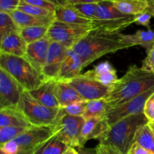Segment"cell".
Wrapping results in <instances>:
<instances>
[{
  "label": "cell",
  "mask_w": 154,
  "mask_h": 154,
  "mask_svg": "<svg viewBox=\"0 0 154 154\" xmlns=\"http://www.w3.org/2000/svg\"><path fill=\"white\" fill-rule=\"evenodd\" d=\"M123 35L117 32L91 29L72 49L81 59L84 69L106 54L131 48L125 43Z\"/></svg>",
  "instance_id": "cell-1"
},
{
  "label": "cell",
  "mask_w": 154,
  "mask_h": 154,
  "mask_svg": "<svg viewBox=\"0 0 154 154\" xmlns=\"http://www.w3.org/2000/svg\"><path fill=\"white\" fill-rule=\"evenodd\" d=\"M153 88L154 74L133 65L129 66L126 74L111 87L105 100L111 110Z\"/></svg>",
  "instance_id": "cell-2"
},
{
  "label": "cell",
  "mask_w": 154,
  "mask_h": 154,
  "mask_svg": "<svg viewBox=\"0 0 154 154\" xmlns=\"http://www.w3.org/2000/svg\"><path fill=\"white\" fill-rule=\"evenodd\" d=\"M149 123L144 113L129 116L110 126L98 141L100 144L111 145L123 154H128L137 130Z\"/></svg>",
  "instance_id": "cell-3"
},
{
  "label": "cell",
  "mask_w": 154,
  "mask_h": 154,
  "mask_svg": "<svg viewBox=\"0 0 154 154\" xmlns=\"http://www.w3.org/2000/svg\"><path fill=\"white\" fill-rule=\"evenodd\" d=\"M0 69L6 71L27 92L37 89L47 80L25 57L0 54Z\"/></svg>",
  "instance_id": "cell-4"
},
{
  "label": "cell",
  "mask_w": 154,
  "mask_h": 154,
  "mask_svg": "<svg viewBox=\"0 0 154 154\" xmlns=\"http://www.w3.org/2000/svg\"><path fill=\"white\" fill-rule=\"evenodd\" d=\"M18 109L25 116L31 126H51L55 122L60 108L45 106L35 100L29 92L24 91L21 96Z\"/></svg>",
  "instance_id": "cell-5"
},
{
  "label": "cell",
  "mask_w": 154,
  "mask_h": 154,
  "mask_svg": "<svg viewBox=\"0 0 154 154\" xmlns=\"http://www.w3.org/2000/svg\"><path fill=\"white\" fill-rule=\"evenodd\" d=\"M85 122L83 117H73L66 114L61 108L55 122L52 125L54 135L69 147H80L81 129Z\"/></svg>",
  "instance_id": "cell-6"
},
{
  "label": "cell",
  "mask_w": 154,
  "mask_h": 154,
  "mask_svg": "<svg viewBox=\"0 0 154 154\" xmlns=\"http://www.w3.org/2000/svg\"><path fill=\"white\" fill-rule=\"evenodd\" d=\"M91 29L90 25H77L54 21L48 28L47 37L51 42H57L71 49Z\"/></svg>",
  "instance_id": "cell-7"
},
{
  "label": "cell",
  "mask_w": 154,
  "mask_h": 154,
  "mask_svg": "<svg viewBox=\"0 0 154 154\" xmlns=\"http://www.w3.org/2000/svg\"><path fill=\"white\" fill-rule=\"evenodd\" d=\"M153 93L154 88L146 92L141 96L134 98L133 99L120 105L119 107L109 110L103 117L104 121L109 128L114 123H117L126 117L135 114H143L147 99Z\"/></svg>",
  "instance_id": "cell-8"
},
{
  "label": "cell",
  "mask_w": 154,
  "mask_h": 154,
  "mask_svg": "<svg viewBox=\"0 0 154 154\" xmlns=\"http://www.w3.org/2000/svg\"><path fill=\"white\" fill-rule=\"evenodd\" d=\"M67 83L79 93L81 98L86 102L96 99H105L111 90V87L100 84L85 75L84 73L81 74Z\"/></svg>",
  "instance_id": "cell-9"
},
{
  "label": "cell",
  "mask_w": 154,
  "mask_h": 154,
  "mask_svg": "<svg viewBox=\"0 0 154 154\" xmlns=\"http://www.w3.org/2000/svg\"><path fill=\"white\" fill-rule=\"evenodd\" d=\"M25 91L6 71L0 69V109L18 108Z\"/></svg>",
  "instance_id": "cell-10"
},
{
  "label": "cell",
  "mask_w": 154,
  "mask_h": 154,
  "mask_svg": "<svg viewBox=\"0 0 154 154\" xmlns=\"http://www.w3.org/2000/svg\"><path fill=\"white\" fill-rule=\"evenodd\" d=\"M54 135L52 126H34L27 128L14 140L20 152L32 151L36 147Z\"/></svg>",
  "instance_id": "cell-11"
},
{
  "label": "cell",
  "mask_w": 154,
  "mask_h": 154,
  "mask_svg": "<svg viewBox=\"0 0 154 154\" xmlns=\"http://www.w3.org/2000/svg\"><path fill=\"white\" fill-rule=\"evenodd\" d=\"M69 48L51 42L42 74L47 80H57Z\"/></svg>",
  "instance_id": "cell-12"
},
{
  "label": "cell",
  "mask_w": 154,
  "mask_h": 154,
  "mask_svg": "<svg viewBox=\"0 0 154 154\" xmlns=\"http://www.w3.org/2000/svg\"><path fill=\"white\" fill-rule=\"evenodd\" d=\"M51 41L45 36L44 38L27 45L25 58L37 71L42 73Z\"/></svg>",
  "instance_id": "cell-13"
},
{
  "label": "cell",
  "mask_w": 154,
  "mask_h": 154,
  "mask_svg": "<svg viewBox=\"0 0 154 154\" xmlns=\"http://www.w3.org/2000/svg\"><path fill=\"white\" fill-rule=\"evenodd\" d=\"M84 69V66L79 56L73 51L72 48L69 49L62 65L59 75L56 81L68 82L70 80L81 75V72Z\"/></svg>",
  "instance_id": "cell-14"
},
{
  "label": "cell",
  "mask_w": 154,
  "mask_h": 154,
  "mask_svg": "<svg viewBox=\"0 0 154 154\" xmlns=\"http://www.w3.org/2000/svg\"><path fill=\"white\" fill-rule=\"evenodd\" d=\"M84 75L107 87H112L118 81L117 71L108 61L95 66L92 70L87 71Z\"/></svg>",
  "instance_id": "cell-15"
},
{
  "label": "cell",
  "mask_w": 154,
  "mask_h": 154,
  "mask_svg": "<svg viewBox=\"0 0 154 154\" xmlns=\"http://www.w3.org/2000/svg\"><path fill=\"white\" fill-rule=\"evenodd\" d=\"M55 80H46L37 89L29 92L35 100L45 106L51 108H60L55 95Z\"/></svg>",
  "instance_id": "cell-16"
},
{
  "label": "cell",
  "mask_w": 154,
  "mask_h": 154,
  "mask_svg": "<svg viewBox=\"0 0 154 154\" xmlns=\"http://www.w3.org/2000/svg\"><path fill=\"white\" fill-rule=\"evenodd\" d=\"M27 44L20 33L9 35L0 39V54L24 57Z\"/></svg>",
  "instance_id": "cell-17"
},
{
  "label": "cell",
  "mask_w": 154,
  "mask_h": 154,
  "mask_svg": "<svg viewBox=\"0 0 154 154\" xmlns=\"http://www.w3.org/2000/svg\"><path fill=\"white\" fill-rule=\"evenodd\" d=\"M108 129V126L102 118H90L85 120L80 137V147H84V144L91 139H99Z\"/></svg>",
  "instance_id": "cell-18"
},
{
  "label": "cell",
  "mask_w": 154,
  "mask_h": 154,
  "mask_svg": "<svg viewBox=\"0 0 154 154\" xmlns=\"http://www.w3.org/2000/svg\"><path fill=\"white\" fill-rule=\"evenodd\" d=\"M57 7L55 11V21L77 25H90L92 20L81 16L76 11L60 1H55Z\"/></svg>",
  "instance_id": "cell-19"
},
{
  "label": "cell",
  "mask_w": 154,
  "mask_h": 154,
  "mask_svg": "<svg viewBox=\"0 0 154 154\" xmlns=\"http://www.w3.org/2000/svg\"><path fill=\"white\" fill-rule=\"evenodd\" d=\"M55 95L60 108L84 101L72 86L63 81H56Z\"/></svg>",
  "instance_id": "cell-20"
},
{
  "label": "cell",
  "mask_w": 154,
  "mask_h": 154,
  "mask_svg": "<svg viewBox=\"0 0 154 154\" xmlns=\"http://www.w3.org/2000/svg\"><path fill=\"white\" fill-rule=\"evenodd\" d=\"M132 23H135L134 16H128L126 17L105 20H92L90 26L92 27V29L120 32L122 29L132 25Z\"/></svg>",
  "instance_id": "cell-21"
},
{
  "label": "cell",
  "mask_w": 154,
  "mask_h": 154,
  "mask_svg": "<svg viewBox=\"0 0 154 154\" xmlns=\"http://www.w3.org/2000/svg\"><path fill=\"white\" fill-rule=\"evenodd\" d=\"M6 126L29 128L32 126L23 113L16 108L0 109V127Z\"/></svg>",
  "instance_id": "cell-22"
},
{
  "label": "cell",
  "mask_w": 154,
  "mask_h": 154,
  "mask_svg": "<svg viewBox=\"0 0 154 154\" xmlns=\"http://www.w3.org/2000/svg\"><path fill=\"white\" fill-rule=\"evenodd\" d=\"M10 15L20 29L31 26L49 27L52 24V23L55 21L54 20L49 19V18L32 16V15H30L20 10L14 11V12L11 13Z\"/></svg>",
  "instance_id": "cell-23"
},
{
  "label": "cell",
  "mask_w": 154,
  "mask_h": 154,
  "mask_svg": "<svg viewBox=\"0 0 154 154\" xmlns=\"http://www.w3.org/2000/svg\"><path fill=\"white\" fill-rule=\"evenodd\" d=\"M123 40L131 48L136 45L143 47L147 54L154 45V30H138L134 34L123 35Z\"/></svg>",
  "instance_id": "cell-24"
},
{
  "label": "cell",
  "mask_w": 154,
  "mask_h": 154,
  "mask_svg": "<svg viewBox=\"0 0 154 154\" xmlns=\"http://www.w3.org/2000/svg\"><path fill=\"white\" fill-rule=\"evenodd\" d=\"M115 7L122 14L127 16H135L146 11L148 0H112Z\"/></svg>",
  "instance_id": "cell-25"
},
{
  "label": "cell",
  "mask_w": 154,
  "mask_h": 154,
  "mask_svg": "<svg viewBox=\"0 0 154 154\" xmlns=\"http://www.w3.org/2000/svg\"><path fill=\"white\" fill-rule=\"evenodd\" d=\"M99 0L85 1V0H66L61 1L62 4L69 6L78 14L90 20H93L96 17V9Z\"/></svg>",
  "instance_id": "cell-26"
},
{
  "label": "cell",
  "mask_w": 154,
  "mask_h": 154,
  "mask_svg": "<svg viewBox=\"0 0 154 154\" xmlns=\"http://www.w3.org/2000/svg\"><path fill=\"white\" fill-rule=\"evenodd\" d=\"M69 147L54 135L36 147L32 150V154H63Z\"/></svg>",
  "instance_id": "cell-27"
},
{
  "label": "cell",
  "mask_w": 154,
  "mask_h": 154,
  "mask_svg": "<svg viewBox=\"0 0 154 154\" xmlns=\"http://www.w3.org/2000/svg\"><path fill=\"white\" fill-rule=\"evenodd\" d=\"M128 17L122 14L113 3L112 0H99L95 20H111Z\"/></svg>",
  "instance_id": "cell-28"
},
{
  "label": "cell",
  "mask_w": 154,
  "mask_h": 154,
  "mask_svg": "<svg viewBox=\"0 0 154 154\" xmlns=\"http://www.w3.org/2000/svg\"><path fill=\"white\" fill-rule=\"evenodd\" d=\"M108 110L109 108L108 102L105 99L88 101L87 102L83 117L85 120L90 118H102L105 117Z\"/></svg>",
  "instance_id": "cell-29"
},
{
  "label": "cell",
  "mask_w": 154,
  "mask_h": 154,
  "mask_svg": "<svg viewBox=\"0 0 154 154\" xmlns=\"http://www.w3.org/2000/svg\"><path fill=\"white\" fill-rule=\"evenodd\" d=\"M134 143H137L144 148L154 153V136L150 123L141 126L135 133Z\"/></svg>",
  "instance_id": "cell-30"
},
{
  "label": "cell",
  "mask_w": 154,
  "mask_h": 154,
  "mask_svg": "<svg viewBox=\"0 0 154 154\" xmlns=\"http://www.w3.org/2000/svg\"><path fill=\"white\" fill-rule=\"evenodd\" d=\"M48 26H31L23 28L20 29V34L27 45L33 43L44 38L48 34Z\"/></svg>",
  "instance_id": "cell-31"
},
{
  "label": "cell",
  "mask_w": 154,
  "mask_h": 154,
  "mask_svg": "<svg viewBox=\"0 0 154 154\" xmlns=\"http://www.w3.org/2000/svg\"><path fill=\"white\" fill-rule=\"evenodd\" d=\"M20 29L10 14L0 11V39L9 35L20 33Z\"/></svg>",
  "instance_id": "cell-32"
},
{
  "label": "cell",
  "mask_w": 154,
  "mask_h": 154,
  "mask_svg": "<svg viewBox=\"0 0 154 154\" xmlns=\"http://www.w3.org/2000/svg\"><path fill=\"white\" fill-rule=\"evenodd\" d=\"M17 10L25 12V13L32 15V16L49 18V19L55 20V12L45 10V9L42 8L38 7V6L29 4L25 0H20V4Z\"/></svg>",
  "instance_id": "cell-33"
},
{
  "label": "cell",
  "mask_w": 154,
  "mask_h": 154,
  "mask_svg": "<svg viewBox=\"0 0 154 154\" xmlns=\"http://www.w3.org/2000/svg\"><path fill=\"white\" fill-rule=\"evenodd\" d=\"M27 128L18 126L0 127V145L15 140Z\"/></svg>",
  "instance_id": "cell-34"
},
{
  "label": "cell",
  "mask_w": 154,
  "mask_h": 154,
  "mask_svg": "<svg viewBox=\"0 0 154 154\" xmlns=\"http://www.w3.org/2000/svg\"><path fill=\"white\" fill-rule=\"evenodd\" d=\"M86 105L87 102L86 101H82V102H76V103L72 104L70 105L61 108L63 111L66 114H69L73 117H83L84 111L86 108Z\"/></svg>",
  "instance_id": "cell-35"
},
{
  "label": "cell",
  "mask_w": 154,
  "mask_h": 154,
  "mask_svg": "<svg viewBox=\"0 0 154 154\" xmlns=\"http://www.w3.org/2000/svg\"><path fill=\"white\" fill-rule=\"evenodd\" d=\"M20 0H0V11L8 14L17 10Z\"/></svg>",
  "instance_id": "cell-36"
},
{
  "label": "cell",
  "mask_w": 154,
  "mask_h": 154,
  "mask_svg": "<svg viewBox=\"0 0 154 154\" xmlns=\"http://www.w3.org/2000/svg\"><path fill=\"white\" fill-rule=\"evenodd\" d=\"M25 1L29 4L38 6V7L52 12H55L57 7L55 1H51V0H25Z\"/></svg>",
  "instance_id": "cell-37"
},
{
  "label": "cell",
  "mask_w": 154,
  "mask_h": 154,
  "mask_svg": "<svg viewBox=\"0 0 154 154\" xmlns=\"http://www.w3.org/2000/svg\"><path fill=\"white\" fill-rule=\"evenodd\" d=\"M0 152L2 154H19L20 150L17 143L14 140L0 145Z\"/></svg>",
  "instance_id": "cell-38"
},
{
  "label": "cell",
  "mask_w": 154,
  "mask_h": 154,
  "mask_svg": "<svg viewBox=\"0 0 154 154\" xmlns=\"http://www.w3.org/2000/svg\"><path fill=\"white\" fill-rule=\"evenodd\" d=\"M141 68L144 70L153 73L154 72V45L147 54V57L143 60ZM154 74V73H153Z\"/></svg>",
  "instance_id": "cell-39"
},
{
  "label": "cell",
  "mask_w": 154,
  "mask_h": 154,
  "mask_svg": "<svg viewBox=\"0 0 154 154\" xmlns=\"http://www.w3.org/2000/svg\"><path fill=\"white\" fill-rule=\"evenodd\" d=\"M151 17V14L148 11H146L143 12V13H141L139 14H137L135 16H134L135 23H136L137 25L144 26L150 29V23Z\"/></svg>",
  "instance_id": "cell-40"
},
{
  "label": "cell",
  "mask_w": 154,
  "mask_h": 154,
  "mask_svg": "<svg viewBox=\"0 0 154 154\" xmlns=\"http://www.w3.org/2000/svg\"><path fill=\"white\" fill-rule=\"evenodd\" d=\"M144 114L150 122L154 120V93L147 99L144 106Z\"/></svg>",
  "instance_id": "cell-41"
},
{
  "label": "cell",
  "mask_w": 154,
  "mask_h": 154,
  "mask_svg": "<svg viewBox=\"0 0 154 154\" xmlns=\"http://www.w3.org/2000/svg\"><path fill=\"white\" fill-rule=\"evenodd\" d=\"M96 147L99 154H123L117 149L111 145H103L99 144Z\"/></svg>",
  "instance_id": "cell-42"
},
{
  "label": "cell",
  "mask_w": 154,
  "mask_h": 154,
  "mask_svg": "<svg viewBox=\"0 0 154 154\" xmlns=\"http://www.w3.org/2000/svg\"><path fill=\"white\" fill-rule=\"evenodd\" d=\"M128 154H154L152 152L149 151L147 149L144 148L141 146L137 143H134L132 145L131 148L129 149V151Z\"/></svg>",
  "instance_id": "cell-43"
},
{
  "label": "cell",
  "mask_w": 154,
  "mask_h": 154,
  "mask_svg": "<svg viewBox=\"0 0 154 154\" xmlns=\"http://www.w3.org/2000/svg\"><path fill=\"white\" fill-rule=\"evenodd\" d=\"M77 151L78 154H99L97 147L95 148H87L85 147H79L77 148Z\"/></svg>",
  "instance_id": "cell-44"
},
{
  "label": "cell",
  "mask_w": 154,
  "mask_h": 154,
  "mask_svg": "<svg viewBox=\"0 0 154 154\" xmlns=\"http://www.w3.org/2000/svg\"><path fill=\"white\" fill-rule=\"evenodd\" d=\"M147 11H148L151 16L154 17V0H148V7Z\"/></svg>",
  "instance_id": "cell-45"
},
{
  "label": "cell",
  "mask_w": 154,
  "mask_h": 154,
  "mask_svg": "<svg viewBox=\"0 0 154 154\" xmlns=\"http://www.w3.org/2000/svg\"><path fill=\"white\" fill-rule=\"evenodd\" d=\"M63 154H78V153L76 149H75L74 147H69V148L67 149V150H66V151Z\"/></svg>",
  "instance_id": "cell-46"
},
{
  "label": "cell",
  "mask_w": 154,
  "mask_h": 154,
  "mask_svg": "<svg viewBox=\"0 0 154 154\" xmlns=\"http://www.w3.org/2000/svg\"><path fill=\"white\" fill-rule=\"evenodd\" d=\"M19 154H32V151H26V152H20Z\"/></svg>",
  "instance_id": "cell-47"
},
{
  "label": "cell",
  "mask_w": 154,
  "mask_h": 154,
  "mask_svg": "<svg viewBox=\"0 0 154 154\" xmlns=\"http://www.w3.org/2000/svg\"><path fill=\"white\" fill-rule=\"evenodd\" d=\"M150 126H151V129H152V131H153V136H154V127L153 126H152L151 124H150Z\"/></svg>",
  "instance_id": "cell-48"
},
{
  "label": "cell",
  "mask_w": 154,
  "mask_h": 154,
  "mask_svg": "<svg viewBox=\"0 0 154 154\" xmlns=\"http://www.w3.org/2000/svg\"><path fill=\"white\" fill-rule=\"evenodd\" d=\"M150 123L154 127V120H153V121H152V122H150Z\"/></svg>",
  "instance_id": "cell-49"
}]
</instances>
